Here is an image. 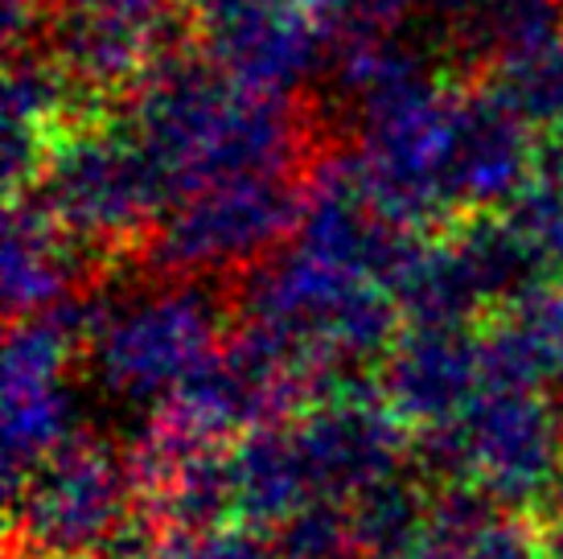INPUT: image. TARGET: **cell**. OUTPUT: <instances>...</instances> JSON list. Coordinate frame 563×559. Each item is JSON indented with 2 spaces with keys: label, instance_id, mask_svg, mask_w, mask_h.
I'll list each match as a JSON object with an SVG mask.
<instances>
[{
  "label": "cell",
  "instance_id": "6da1fadb",
  "mask_svg": "<svg viewBox=\"0 0 563 559\" xmlns=\"http://www.w3.org/2000/svg\"><path fill=\"white\" fill-rule=\"evenodd\" d=\"M173 194L243 177L300 173L313 161V124L284 95L235 87L206 54L165 42L153 70L128 95V120Z\"/></svg>",
  "mask_w": 563,
  "mask_h": 559
},
{
  "label": "cell",
  "instance_id": "7a4b0ae2",
  "mask_svg": "<svg viewBox=\"0 0 563 559\" xmlns=\"http://www.w3.org/2000/svg\"><path fill=\"white\" fill-rule=\"evenodd\" d=\"M99 264L141 260L177 194L128 124L87 116L54 140L33 194Z\"/></svg>",
  "mask_w": 563,
  "mask_h": 559
},
{
  "label": "cell",
  "instance_id": "3957f363",
  "mask_svg": "<svg viewBox=\"0 0 563 559\" xmlns=\"http://www.w3.org/2000/svg\"><path fill=\"white\" fill-rule=\"evenodd\" d=\"M444 485H461L506 514L551 511L563 482V416L543 391L489 387L453 428L420 440Z\"/></svg>",
  "mask_w": 563,
  "mask_h": 559
},
{
  "label": "cell",
  "instance_id": "277c9868",
  "mask_svg": "<svg viewBox=\"0 0 563 559\" xmlns=\"http://www.w3.org/2000/svg\"><path fill=\"white\" fill-rule=\"evenodd\" d=\"M231 296L206 280H157L124 300L108 296L91 338V371L124 404L161 407L231 338Z\"/></svg>",
  "mask_w": 563,
  "mask_h": 559
},
{
  "label": "cell",
  "instance_id": "5b68a950",
  "mask_svg": "<svg viewBox=\"0 0 563 559\" xmlns=\"http://www.w3.org/2000/svg\"><path fill=\"white\" fill-rule=\"evenodd\" d=\"M300 202L305 173L243 177L181 194L144 243L141 264L153 280H239L292 243Z\"/></svg>",
  "mask_w": 563,
  "mask_h": 559
},
{
  "label": "cell",
  "instance_id": "8992f818",
  "mask_svg": "<svg viewBox=\"0 0 563 559\" xmlns=\"http://www.w3.org/2000/svg\"><path fill=\"white\" fill-rule=\"evenodd\" d=\"M136 514L128 449L82 432L9 490V547L13 559H99Z\"/></svg>",
  "mask_w": 563,
  "mask_h": 559
},
{
  "label": "cell",
  "instance_id": "52a82bcc",
  "mask_svg": "<svg viewBox=\"0 0 563 559\" xmlns=\"http://www.w3.org/2000/svg\"><path fill=\"white\" fill-rule=\"evenodd\" d=\"M103 317V293L82 288L66 305L9 321L4 338V482L21 485L79 432V404L70 371L87 354Z\"/></svg>",
  "mask_w": 563,
  "mask_h": 559
},
{
  "label": "cell",
  "instance_id": "ba28073f",
  "mask_svg": "<svg viewBox=\"0 0 563 559\" xmlns=\"http://www.w3.org/2000/svg\"><path fill=\"white\" fill-rule=\"evenodd\" d=\"M300 465L313 502H354L366 490L407 473L411 432L383 404L378 387L350 379L292 416Z\"/></svg>",
  "mask_w": 563,
  "mask_h": 559
},
{
  "label": "cell",
  "instance_id": "9c48e42d",
  "mask_svg": "<svg viewBox=\"0 0 563 559\" xmlns=\"http://www.w3.org/2000/svg\"><path fill=\"white\" fill-rule=\"evenodd\" d=\"M383 404L411 436L453 428L485 391L482 333L470 326H404L375 379Z\"/></svg>",
  "mask_w": 563,
  "mask_h": 559
},
{
  "label": "cell",
  "instance_id": "30bf717a",
  "mask_svg": "<svg viewBox=\"0 0 563 559\" xmlns=\"http://www.w3.org/2000/svg\"><path fill=\"white\" fill-rule=\"evenodd\" d=\"M534 132L498 99L489 83L456 91L453 156H449V210L461 218L501 215L539 169Z\"/></svg>",
  "mask_w": 563,
  "mask_h": 559
},
{
  "label": "cell",
  "instance_id": "8fae6325",
  "mask_svg": "<svg viewBox=\"0 0 563 559\" xmlns=\"http://www.w3.org/2000/svg\"><path fill=\"white\" fill-rule=\"evenodd\" d=\"M95 267L99 260L75 234H66L37 198H9L0 251V293L9 321L66 305L91 288Z\"/></svg>",
  "mask_w": 563,
  "mask_h": 559
},
{
  "label": "cell",
  "instance_id": "7c38bea8",
  "mask_svg": "<svg viewBox=\"0 0 563 559\" xmlns=\"http://www.w3.org/2000/svg\"><path fill=\"white\" fill-rule=\"evenodd\" d=\"M161 50H165V37L157 33V25L99 13V9H75V4L70 13L54 21V33H49V58L63 66V75L91 103L108 95L136 91Z\"/></svg>",
  "mask_w": 563,
  "mask_h": 559
},
{
  "label": "cell",
  "instance_id": "4fadbf2b",
  "mask_svg": "<svg viewBox=\"0 0 563 559\" xmlns=\"http://www.w3.org/2000/svg\"><path fill=\"white\" fill-rule=\"evenodd\" d=\"M231 469H235L239 523H247V527L276 535L305 506H313V490H309V478L300 465L292 424H272V428L235 440Z\"/></svg>",
  "mask_w": 563,
  "mask_h": 559
},
{
  "label": "cell",
  "instance_id": "5bb4252c",
  "mask_svg": "<svg viewBox=\"0 0 563 559\" xmlns=\"http://www.w3.org/2000/svg\"><path fill=\"white\" fill-rule=\"evenodd\" d=\"M141 511L157 523L161 535H198L239 523L231 449H202L161 473L153 485H144Z\"/></svg>",
  "mask_w": 563,
  "mask_h": 559
},
{
  "label": "cell",
  "instance_id": "9a60e30c",
  "mask_svg": "<svg viewBox=\"0 0 563 559\" xmlns=\"http://www.w3.org/2000/svg\"><path fill=\"white\" fill-rule=\"evenodd\" d=\"M485 83L531 132L563 136V25L548 37L498 54Z\"/></svg>",
  "mask_w": 563,
  "mask_h": 559
},
{
  "label": "cell",
  "instance_id": "2e32d148",
  "mask_svg": "<svg viewBox=\"0 0 563 559\" xmlns=\"http://www.w3.org/2000/svg\"><path fill=\"white\" fill-rule=\"evenodd\" d=\"M432 497L437 494H428L411 473H399L391 482H383L375 490H366L362 497H354V502H345L358 556L395 559L399 551H407L428 527Z\"/></svg>",
  "mask_w": 563,
  "mask_h": 559
},
{
  "label": "cell",
  "instance_id": "e0dca14e",
  "mask_svg": "<svg viewBox=\"0 0 563 559\" xmlns=\"http://www.w3.org/2000/svg\"><path fill=\"white\" fill-rule=\"evenodd\" d=\"M515 234L534 251V260L548 267L551 280L563 276V161L548 144L539 149V169L527 189L501 210Z\"/></svg>",
  "mask_w": 563,
  "mask_h": 559
},
{
  "label": "cell",
  "instance_id": "ac0fdd59",
  "mask_svg": "<svg viewBox=\"0 0 563 559\" xmlns=\"http://www.w3.org/2000/svg\"><path fill=\"white\" fill-rule=\"evenodd\" d=\"M272 539H276L280 559H362L358 544H354V527H350V511L338 502L305 506Z\"/></svg>",
  "mask_w": 563,
  "mask_h": 559
},
{
  "label": "cell",
  "instance_id": "d6986e66",
  "mask_svg": "<svg viewBox=\"0 0 563 559\" xmlns=\"http://www.w3.org/2000/svg\"><path fill=\"white\" fill-rule=\"evenodd\" d=\"M157 559H280L276 539L247 523H231L198 535H165Z\"/></svg>",
  "mask_w": 563,
  "mask_h": 559
},
{
  "label": "cell",
  "instance_id": "ffe728a7",
  "mask_svg": "<svg viewBox=\"0 0 563 559\" xmlns=\"http://www.w3.org/2000/svg\"><path fill=\"white\" fill-rule=\"evenodd\" d=\"M506 313L527 329V338L539 350L551 379H563V276L548 280L543 288H534L527 300H518L515 309Z\"/></svg>",
  "mask_w": 563,
  "mask_h": 559
},
{
  "label": "cell",
  "instance_id": "44dd1931",
  "mask_svg": "<svg viewBox=\"0 0 563 559\" xmlns=\"http://www.w3.org/2000/svg\"><path fill=\"white\" fill-rule=\"evenodd\" d=\"M548 149L563 161V136H551V140H548Z\"/></svg>",
  "mask_w": 563,
  "mask_h": 559
}]
</instances>
